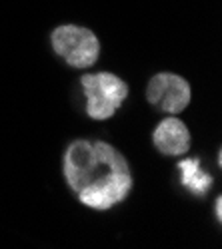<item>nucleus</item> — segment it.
I'll return each mask as SVG.
<instances>
[{"mask_svg":"<svg viewBox=\"0 0 222 249\" xmlns=\"http://www.w3.org/2000/svg\"><path fill=\"white\" fill-rule=\"evenodd\" d=\"M64 178L78 199L92 210H110L132 190L126 160L104 142L78 140L64 154Z\"/></svg>","mask_w":222,"mask_h":249,"instance_id":"nucleus-1","label":"nucleus"},{"mask_svg":"<svg viewBox=\"0 0 222 249\" xmlns=\"http://www.w3.org/2000/svg\"><path fill=\"white\" fill-rule=\"evenodd\" d=\"M80 86L86 96V114L92 120H108L122 106L128 96V86L114 74H84Z\"/></svg>","mask_w":222,"mask_h":249,"instance_id":"nucleus-2","label":"nucleus"},{"mask_svg":"<svg viewBox=\"0 0 222 249\" xmlns=\"http://www.w3.org/2000/svg\"><path fill=\"white\" fill-rule=\"evenodd\" d=\"M52 48L66 64L74 68H90L98 60V38L82 26L64 24L52 32Z\"/></svg>","mask_w":222,"mask_h":249,"instance_id":"nucleus-3","label":"nucleus"},{"mask_svg":"<svg viewBox=\"0 0 222 249\" xmlns=\"http://www.w3.org/2000/svg\"><path fill=\"white\" fill-rule=\"evenodd\" d=\"M146 96L156 110L178 114L190 102V86L184 78L170 74V72H162V74H156L150 80Z\"/></svg>","mask_w":222,"mask_h":249,"instance_id":"nucleus-4","label":"nucleus"},{"mask_svg":"<svg viewBox=\"0 0 222 249\" xmlns=\"http://www.w3.org/2000/svg\"><path fill=\"white\" fill-rule=\"evenodd\" d=\"M154 146L164 156H180L190 148V134L178 118H166L154 130Z\"/></svg>","mask_w":222,"mask_h":249,"instance_id":"nucleus-5","label":"nucleus"},{"mask_svg":"<svg viewBox=\"0 0 222 249\" xmlns=\"http://www.w3.org/2000/svg\"><path fill=\"white\" fill-rule=\"evenodd\" d=\"M178 172H180V183L196 197H204L212 188V176L200 168L198 158L182 160L178 163Z\"/></svg>","mask_w":222,"mask_h":249,"instance_id":"nucleus-6","label":"nucleus"},{"mask_svg":"<svg viewBox=\"0 0 222 249\" xmlns=\"http://www.w3.org/2000/svg\"><path fill=\"white\" fill-rule=\"evenodd\" d=\"M220 215H222V199L218 197V199H216V217L220 219Z\"/></svg>","mask_w":222,"mask_h":249,"instance_id":"nucleus-7","label":"nucleus"}]
</instances>
